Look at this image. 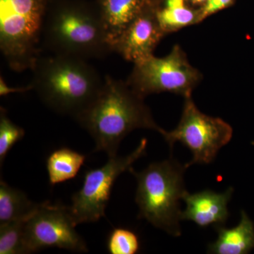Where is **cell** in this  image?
I'll return each instance as SVG.
<instances>
[{
    "mask_svg": "<svg viewBox=\"0 0 254 254\" xmlns=\"http://www.w3.org/2000/svg\"><path fill=\"white\" fill-rule=\"evenodd\" d=\"M91 135L95 152L109 158L118 155L120 143L131 131L139 128L161 133L144 98L127 81L106 76L101 89L91 104L74 118Z\"/></svg>",
    "mask_w": 254,
    "mask_h": 254,
    "instance_id": "6da1fadb",
    "label": "cell"
},
{
    "mask_svg": "<svg viewBox=\"0 0 254 254\" xmlns=\"http://www.w3.org/2000/svg\"><path fill=\"white\" fill-rule=\"evenodd\" d=\"M31 70V85L42 102L73 118L91 104L104 81L88 60L67 55L40 57Z\"/></svg>",
    "mask_w": 254,
    "mask_h": 254,
    "instance_id": "7a4b0ae2",
    "label": "cell"
},
{
    "mask_svg": "<svg viewBox=\"0 0 254 254\" xmlns=\"http://www.w3.org/2000/svg\"><path fill=\"white\" fill-rule=\"evenodd\" d=\"M43 39L55 55L88 60L113 53L98 9L78 3H64L48 10Z\"/></svg>",
    "mask_w": 254,
    "mask_h": 254,
    "instance_id": "3957f363",
    "label": "cell"
},
{
    "mask_svg": "<svg viewBox=\"0 0 254 254\" xmlns=\"http://www.w3.org/2000/svg\"><path fill=\"white\" fill-rule=\"evenodd\" d=\"M186 166L170 158L150 164L143 171L129 170L137 180L136 202L138 218L174 237L181 235L180 201L186 193L184 175Z\"/></svg>",
    "mask_w": 254,
    "mask_h": 254,
    "instance_id": "277c9868",
    "label": "cell"
},
{
    "mask_svg": "<svg viewBox=\"0 0 254 254\" xmlns=\"http://www.w3.org/2000/svg\"><path fill=\"white\" fill-rule=\"evenodd\" d=\"M48 0H0V49L8 66L21 72L40 58Z\"/></svg>",
    "mask_w": 254,
    "mask_h": 254,
    "instance_id": "5b68a950",
    "label": "cell"
},
{
    "mask_svg": "<svg viewBox=\"0 0 254 254\" xmlns=\"http://www.w3.org/2000/svg\"><path fill=\"white\" fill-rule=\"evenodd\" d=\"M200 70L190 63L180 45L166 56L149 58L133 64L127 84L143 98L155 93H170L184 98L192 95L203 80Z\"/></svg>",
    "mask_w": 254,
    "mask_h": 254,
    "instance_id": "8992f818",
    "label": "cell"
},
{
    "mask_svg": "<svg viewBox=\"0 0 254 254\" xmlns=\"http://www.w3.org/2000/svg\"><path fill=\"white\" fill-rule=\"evenodd\" d=\"M160 134L170 150L177 142L190 150L193 158L186 168L195 164L211 163L219 150L231 141L232 127L221 118L202 113L195 105L192 95L185 98L180 123L170 131L163 129Z\"/></svg>",
    "mask_w": 254,
    "mask_h": 254,
    "instance_id": "52a82bcc",
    "label": "cell"
},
{
    "mask_svg": "<svg viewBox=\"0 0 254 254\" xmlns=\"http://www.w3.org/2000/svg\"><path fill=\"white\" fill-rule=\"evenodd\" d=\"M147 144L146 138H143L129 155L112 157L103 166L86 172L83 186L73 195L72 204L69 207L76 225L97 222L105 216L115 181L121 174L129 172L133 164L144 156Z\"/></svg>",
    "mask_w": 254,
    "mask_h": 254,
    "instance_id": "ba28073f",
    "label": "cell"
},
{
    "mask_svg": "<svg viewBox=\"0 0 254 254\" xmlns=\"http://www.w3.org/2000/svg\"><path fill=\"white\" fill-rule=\"evenodd\" d=\"M76 226L69 207L49 201L38 203L23 222L25 252L33 253L50 247L88 252L86 242L75 229Z\"/></svg>",
    "mask_w": 254,
    "mask_h": 254,
    "instance_id": "9c48e42d",
    "label": "cell"
},
{
    "mask_svg": "<svg viewBox=\"0 0 254 254\" xmlns=\"http://www.w3.org/2000/svg\"><path fill=\"white\" fill-rule=\"evenodd\" d=\"M165 36L157 18L154 3L142 10L112 46V52L133 64L149 58Z\"/></svg>",
    "mask_w": 254,
    "mask_h": 254,
    "instance_id": "30bf717a",
    "label": "cell"
},
{
    "mask_svg": "<svg viewBox=\"0 0 254 254\" xmlns=\"http://www.w3.org/2000/svg\"><path fill=\"white\" fill-rule=\"evenodd\" d=\"M233 193L232 187L223 193L211 190L195 193L187 191L182 198L186 209L182 212V220L193 222L200 227L224 226L230 216L227 205Z\"/></svg>",
    "mask_w": 254,
    "mask_h": 254,
    "instance_id": "8fae6325",
    "label": "cell"
},
{
    "mask_svg": "<svg viewBox=\"0 0 254 254\" xmlns=\"http://www.w3.org/2000/svg\"><path fill=\"white\" fill-rule=\"evenodd\" d=\"M151 0H99L97 8L111 46Z\"/></svg>",
    "mask_w": 254,
    "mask_h": 254,
    "instance_id": "7c38bea8",
    "label": "cell"
},
{
    "mask_svg": "<svg viewBox=\"0 0 254 254\" xmlns=\"http://www.w3.org/2000/svg\"><path fill=\"white\" fill-rule=\"evenodd\" d=\"M218 239L208 247V253L213 254H247L254 248V223L244 210L236 227L227 229L215 227Z\"/></svg>",
    "mask_w": 254,
    "mask_h": 254,
    "instance_id": "4fadbf2b",
    "label": "cell"
},
{
    "mask_svg": "<svg viewBox=\"0 0 254 254\" xmlns=\"http://www.w3.org/2000/svg\"><path fill=\"white\" fill-rule=\"evenodd\" d=\"M155 6L158 22L165 36L200 23L198 9L187 6L186 0H164L163 4Z\"/></svg>",
    "mask_w": 254,
    "mask_h": 254,
    "instance_id": "5bb4252c",
    "label": "cell"
},
{
    "mask_svg": "<svg viewBox=\"0 0 254 254\" xmlns=\"http://www.w3.org/2000/svg\"><path fill=\"white\" fill-rule=\"evenodd\" d=\"M86 156L71 148L54 150L47 159L46 166L50 184L53 186L71 180L77 175Z\"/></svg>",
    "mask_w": 254,
    "mask_h": 254,
    "instance_id": "9a60e30c",
    "label": "cell"
},
{
    "mask_svg": "<svg viewBox=\"0 0 254 254\" xmlns=\"http://www.w3.org/2000/svg\"><path fill=\"white\" fill-rule=\"evenodd\" d=\"M37 204L22 190L0 182V223L26 220Z\"/></svg>",
    "mask_w": 254,
    "mask_h": 254,
    "instance_id": "2e32d148",
    "label": "cell"
},
{
    "mask_svg": "<svg viewBox=\"0 0 254 254\" xmlns=\"http://www.w3.org/2000/svg\"><path fill=\"white\" fill-rule=\"evenodd\" d=\"M24 220L0 223V254H22Z\"/></svg>",
    "mask_w": 254,
    "mask_h": 254,
    "instance_id": "e0dca14e",
    "label": "cell"
},
{
    "mask_svg": "<svg viewBox=\"0 0 254 254\" xmlns=\"http://www.w3.org/2000/svg\"><path fill=\"white\" fill-rule=\"evenodd\" d=\"M25 136L21 127L13 123L2 107L0 110V165L1 168L6 155L17 142Z\"/></svg>",
    "mask_w": 254,
    "mask_h": 254,
    "instance_id": "ac0fdd59",
    "label": "cell"
},
{
    "mask_svg": "<svg viewBox=\"0 0 254 254\" xmlns=\"http://www.w3.org/2000/svg\"><path fill=\"white\" fill-rule=\"evenodd\" d=\"M140 250L138 235L129 229L118 227L110 234L108 250L111 254H135Z\"/></svg>",
    "mask_w": 254,
    "mask_h": 254,
    "instance_id": "d6986e66",
    "label": "cell"
},
{
    "mask_svg": "<svg viewBox=\"0 0 254 254\" xmlns=\"http://www.w3.org/2000/svg\"><path fill=\"white\" fill-rule=\"evenodd\" d=\"M234 0H208L204 4L198 8L199 22L204 21L209 16L228 7Z\"/></svg>",
    "mask_w": 254,
    "mask_h": 254,
    "instance_id": "ffe728a7",
    "label": "cell"
},
{
    "mask_svg": "<svg viewBox=\"0 0 254 254\" xmlns=\"http://www.w3.org/2000/svg\"><path fill=\"white\" fill-rule=\"evenodd\" d=\"M31 90H33V87L31 84L26 87H21V88H11L6 84L4 78L1 76V79H0V95L1 96H4L12 93H24Z\"/></svg>",
    "mask_w": 254,
    "mask_h": 254,
    "instance_id": "44dd1931",
    "label": "cell"
},
{
    "mask_svg": "<svg viewBox=\"0 0 254 254\" xmlns=\"http://www.w3.org/2000/svg\"><path fill=\"white\" fill-rule=\"evenodd\" d=\"M208 0H186V1H189L192 5H200V6L204 4Z\"/></svg>",
    "mask_w": 254,
    "mask_h": 254,
    "instance_id": "7402d4cb",
    "label": "cell"
}]
</instances>
